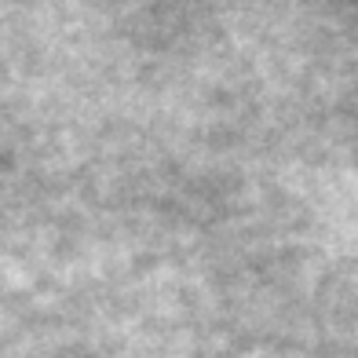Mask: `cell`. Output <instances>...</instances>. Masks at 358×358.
<instances>
[]
</instances>
